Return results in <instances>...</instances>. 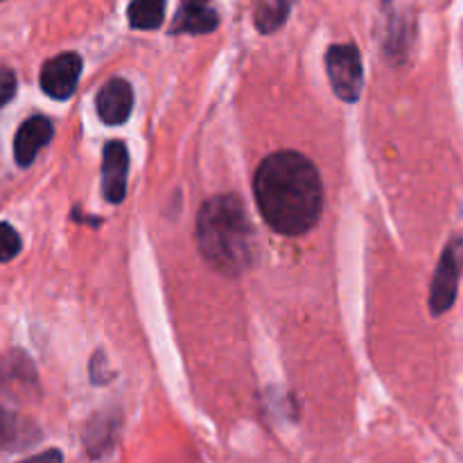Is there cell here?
Instances as JSON below:
<instances>
[{
  "label": "cell",
  "mask_w": 463,
  "mask_h": 463,
  "mask_svg": "<svg viewBox=\"0 0 463 463\" xmlns=\"http://www.w3.org/2000/svg\"><path fill=\"white\" fill-rule=\"evenodd\" d=\"M129 152L122 140H111L102 152V194L107 202L120 203L127 194Z\"/></svg>",
  "instance_id": "cell-7"
},
{
  "label": "cell",
  "mask_w": 463,
  "mask_h": 463,
  "mask_svg": "<svg viewBox=\"0 0 463 463\" xmlns=\"http://www.w3.org/2000/svg\"><path fill=\"white\" fill-rule=\"evenodd\" d=\"M81 75V57L75 52H63L52 57L41 68V89L54 99H68L77 89Z\"/></svg>",
  "instance_id": "cell-6"
},
{
  "label": "cell",
  "mask_w": 463,
  "mask_h": 463,
  "mask_svg": "<svg viewBox=\"0 0 463 463\" xmlns=\"http://www.w3.org/2000/svg\"><path fill=\"white\" fill-rule=\"evenodd\" d=\"M131 107H134V90L125 80L107 81L95 99L99 120L111 127L127 122V118L131 116Z\"/></svg>",
  "instance_id": "cell-8"
},
{
  "label": "cell",
  "mask_w": 463,
  "mask_h": 463,
  "mask_svg": "<svg viewBox=\"0 0 463 463\" xmlns=\"http://www.w3.org/2000/svg\"><path fill=\"white\" fill-rule=\"evenodd\" d=\"M18 463H63V455H61V450H45V452H39V455H34V457H27V459H23Z\"/></svg>",
  "instance_id": "cell-16"
},
{
  "label": "cell",
  "mask_w": 463,
  "mask_h": 463,
  "mask_svg": "<svg viewBox=\"0 0 463 463\" xmlns=\"http://www.w3.org/2000/svg\"><path fill=\"white\" fill-rule=\"evenodd\" d=\"M463 274V235L450 240L443 249L437 271L432 279V292H430V310L434 317L446 315L457 298L459 279Z\"/></svg>",
  "instance_id": "cell-4"
},
{
  "label": "cell",
  "mask_w": 463,
  "mask_h": 463,
  "mask_svg": "<svg viewBox=\"0 0 463 463\" xmlns=\"http://www.w3.org/2000/svg\"><path fill=\"white\" fill-rule=\"evenodd\" d=\"M197 244L208 265L224 276H240L253 262V231L235 194L208 199L197 217Z\"/></svg>",
  "instance_id": "cell-2"
},
{
  "label": "cell",
  "mask_w": 463,
  "mask_h": 463,
  "mask_svg": "<svg viewBox=\"0 0 463 463\" xmlns=\"http://www.w3.org/2000/svg\"><path fill=\"white\" fill-rule=\"evenodd\" d=\"M0 3H3V0H0Z\"/></svg>",
  "instance_id": "cell-18"
},
{
  "label": "cell",
  "mask_w": 463,
  "mask_h": 463,
  "mask_svg": "<svg viewBox=\"0 0 463 463\" xmlns=\"http://www.w3.org/2000/svg\"><path fill=\"white\" fill-rule=\"evenodd\" d=\"M21 235L9 224H0V262H9L21 253Z\"/></svg>",
  "instance_id": "cell-14"
},
{
  "label": "cell",
  "mask_w": 463,
  "mask_h": 463,
  "mask_svg": "<svg viewBox=\"0 0 463 463\" xmlns=\"http://www.w3.org/2000/svg\"><path fill=\"white\" fill-rule=\"evenodd\" d=\"M41 441V432L32 420L0 407V450H23Z\"/></svg>",
  "instance_id": "cell-10"
},
{
  "label": "cell",
  "mask_w": 463,
  "mask_h": 463,
  "mask_svg": "<svg viewBox=\"0 0 463 463\" xmlns=\"http://www.w3.org/2000/svg\"><path fill=\"white\" fill-rule=\"evenodd\" d=\"M39 396L34 364L23 353H12L0 362V402L23 405Z\"/></svg>",
  "instance_id": "cell-5"
},
{
  "label": "cell",
  "mask_w": 463,
  "mask_h": 463,
  "mask_svg": "<svg viewBox=\"0 0 463 463\" xmlns=\"http://www.w3.org/2000/svg\"><path fill=\"white\" fill-rule=\"evenodd\" d=\"M253 193L262 217L283 235H301L319 222L324 185L315 163L298 152L267 156L253 176Z\"/></svg>",
  "instance_id": "cell-1"
},
{
  "label": "cell",
  "mask_w": 463,
  "mask_h": 463,
  "mask_svg": "<svg viewBox=\"0 0 463 463\" xmlns=\"http://www.w3.org/2000/svg\"><path fill=\"white\" fill-rule=\"evenodd\" d=\"M165 18V0H131L129 25L136 30H156Z\"/></svg>",
  "instance_id": "cell-12"
},
{
  "label": "cell",
  "mask_w": 463,
  "mask_h": 463,
  "mask_svg": "<svg viewBox=\"0 0 463 463\" xmlns=\"http://www.w3.org/2000/svg\"><path fill=\"white\" fill-rule=\"evenodd\" d=\"M326 68H328L330 84L337 98H342L344 102H357L362 95V84H364V68H362V54L357 45H330L326 52Z\"/></svg>",
  "instance_id": "cell-3"
},
{
  "label": "cell",
  "mask_w": 463,
  "mask_h": 463,
  "mask_svg": "<svg viewBox=\"0 0 463 463\" xmlns=\"http://www.w3.org/2000/svg\"><path fill=\"white\" fill-rule=\"evenodd\" d=\"M220 25L215 9L206 5H184L172 23V34H208Z\"/></svg>",
  "instance_id": "cell-11"
},
{
  "label": "cell",
  "mask_w": 463,
  "mask_h": 463,
  "mask_svg": "<svg viewBox=\"0 0 463 463\" xmlns=\"http://www.w3.org/2000/svg\"><path fill=\"white\" fill-rule=\"evenodd\" d=\"M292 0H258L256 25L262 34H271L288 21Z\"/></svg>",
  "instance_id": "cell-13"
},
{
  "label": "cell",
  "mask_w": 463,
  "mask_h": 463,
  "mask_svg": "<svg viewBox=\"0 0 463 463\" xmlns=\"http://www.w3.org/2000/svg\"><path fill=\"white\" fill-rule=\"evenodd\" d=\"M16 95V75L9 68H0V107Z\"/></svg>",
  "instance_id": "cell-15"
},
{
  "label": "cell",
  "mask_w": 463,
  "mask_h": 463,
  "mask_svg": "<svg viewBox=\"0 0 463 463\" xmlns=\"http://www.w3.org/2000/svg\"><path fill=\"white\" fill-rule=\"evenodd\" d=\"M54 127L48 118L34 116L27 118L16 131V138H14V156L21 167L32 165V161L36 158V154L45 147V145L52 140Z\"/></svg>",
  "instance_id": "cell-9"
},
{
  "label": "cell",
  "mask_w": 463,
  "mask_h": 463,
  "mask_svg": "<svg viewBox=\"0 0 463 463\" xmlns=\"http://www.w3.org/2000/svg\"><path fill=\"white\" fill-rule=\"evenodd\" d=\"M208 0H184V5H206Z\"/></svg>",
  "instance_id": "cell-17"
}]
</instances>
